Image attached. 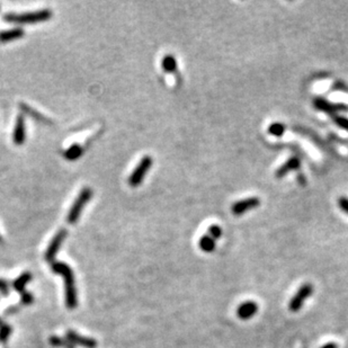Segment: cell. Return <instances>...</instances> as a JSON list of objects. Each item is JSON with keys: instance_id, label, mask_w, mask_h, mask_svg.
Listing matches in <instances>:
<instances>
[{"instance_id": "cell-1", "label": "cell", "mask_w": 348, "mask_h": 348, "mask_svg": "<svg viewBox=\"0 0 348 348\" xmlns=\"http://www.w3.org/2000/svg\"><path fill=\"white\" fill-rule=\"evenodd\" d=\"M53 272L58 273L64 277V284H66V303L69 309H74L77 307V292L74 286V276L73 270L64 263H52Z\"/></svg>"}, {"instance_id": "cell-2", "label": "cell", "mask_w": 348, "mask_h": 348, "mask_svg": "<svg viewBox=\"0 0 348 348\" xmlns=\"http://www.w3.org/2000/svg\"><path fill=\"white\" fill-rule=\"evenodd\" d=\"M52 17V12L49 9H42L33 13L25 14H7L3 16V20L8 23L16 24H37L46 21Z\"/></svg>"}, {"instance_id": "cell-3", "label": "cell", "mask_w": 348, "mask_h": 348, "mask_svg": "<svg viewBox=\"0 0 348 348\" xmlns=\"http://www.w3.org/2000/svg\"><path fill=\"white\" fill-rule=\"evenodd\" d=\"M92 196V191L91 188L86 187L82 189L76 199V201L73 202L71 209L69 210V213H68L67 221L69 222V223L71 224L76 223L78 219L80 218V214L82 212V210H84L85 205L89 202V201H91Z\"/></svg>"}, {"instance_id": "cell-4", "label": "cell", "mask_w": 348, "mask_h": 348, "mask_svg": "<svg viewBox=\"0 0 348 348\" xmlns=\"http://www.w3.org/2000/svg\"><path fill=\"white\" fill-rule=\"evenodd\" d=\"M153 160L150 156H145L140 160V163L138 166L135 167V169L133 170V173L131 174L130 178H128V184L132 187H138L139 185L142 184L143 179H145L146 175L148 174V171L150 168L152 167Z\"/></svg>"}, {"instance_id": "cell-5", "label": "cell", "mask_w": 348, "mask_h": 348, "mask_svg": "<svg viewBox=\"0 0 348 348\" xmlns=\"http://www.w3.org/2000/svg\"><path fill=\"white\" fill-rule=\"evenodd\" d=\"M313 293V286L310 283H306L303 284L299 291L295 293V295L292 297V300L290 301L289 309L291 312H297L301 310V308L303 307V303L306 302L311 294Z\"/></svg>"}, {"instance_id": "cell-6", "label": "cell", "mask_w": 348, "mask_h": 348, "mask_svg": "<svg viewBox=\"0 0 348 348\" xmlns=\"http://www.w3.org/2000/svg\"><path fill=\"white\" fill-rule=\"evenodd\" d=\"M67 235H68L67 230L62 229V230H60L55 236V238L52 239V241L49 245L48 249H46V253H45V259L48 260L49 263H52L53 259H55V255L58 254L60 247L62 246L64 239L67 238Z\"/></svg>"}, {"instance_id": "cell-7", "label": "cell", "mask_w": 348, "mask_h": 348, "mask_svg": "<svg viewBox=\"0 0 348 348\" xmlns=\"http://www.w3.org/2000/svg\"><path fill=\"white\" fill-rule=\"evenodd\" d=\"M314 106L319 110L336 115L337 112H348V106L344 104H332L326 100L325 98H317L314 100Z\"/></svg>"}, {"instance_id": "cell-8", "label": "cell", "mask_w": 348, "mask_h": 348, "mask_svg": "<svg viewBox=\"0 0 348 348\" xmlns=\"http://www.w3.org/2000/svg\"><path fill=\"white\" fill-rule=\"evenodd\" d=\"M258 205H260V200L258 197H249V199L236 202L231 206V211L235 215H241L247 211L256 209Z\"/></svg>"}, {"instance_id": "cell-9", "label": "cell", "mask_w": 348, "mask_h": 348, "mask_svg": "<svg viewBox=\"0 0 348 348\" xmlns=\"http://www.w3.org/2000/svg\"><path fill=\"white\" fill-rule=\"evenodd\" d=\"M13 141L16 146L24 145L26 141V123H25V117L19 115L16 118L15 128L13 132Z\"/></svg>"}, {"instance_id": "cell-10", "label": "cell", "mask_w": 348, "mask_h": 348, "mask_svg": "<svg viewBox=\"0 0 348 348\" xmlns=\"http://www.w3.org/2000/svg\"><path fill=\"white\" fill-rule=\"evenodd\" d=\"M258 311L257 303L253 302V301H247L240 304L237 309V315L241 320H249L252 319Z\"/></svg>"}, {"instance_id": "cell-11", "label": "cell", "mask_w": 348, "mask_h": 348, "mask_svg": "<svg viewBox=\"0 0 348 348\" xmlns=\"http://www.w3.org/2000/svg\"><path fill=\"white\" fill-rule=\"evenodd\" d=\"M67 338L73 344H77V345H80L86 348H95L97 346V343L95 339L80 336L79 333L73 331V330H70V331L67 332Z\"/></svg>"}, {"instance_id": "cell-12", "label": "cell", "mask_w": 348, "mask_h": 348, "mask_svg": "<svg viewBox=\"0 0 348 348\" xmlns=\"http://www.w3.org/2000/svg\"><path fill=\"white\" fill-rule=\"evenodd\" d=\"M301 166V163H300V159L297 157H293V158H291V159H289L286 163L283 165L282 167H279L277 170H276V173H275V176H276V178H282V177H284V176L290 173L291 170H296V169H299Z\"/></svg>"}, {"instance_id": "cell-13", "label": "cell", "mask_w": 348, "mask_h": 348, "mask_svg": "<svg viewBox=\"0 0 348 348\" xmlns=\"http://www.w3.org/2000/svg\"><path fill=\"white\" fill-rule=\"evenodd\" d=\"M24 37V31L21 28H13V30L0 32V42L7 43L19 39Z\"/></svg>"}, {"instance_id": "cell-14", "label": "cell", "mask_w": 348, "mask_h": 348, "mask_svg": "<svg viewBox=\"0 0 348 348\" xmlns=\"http://www.w3.org/2000/svg\"><path fill=\"white\" fill-rule=\"evenodd\" d=\"M82 153H84V148H82L80 145H78V143H74V145H73L70 148H68L66 151H64L63 157L69 161H74L79 159V158L82 156Z\"/></svg>"}, {"instance_id": "cell-15", "label": "cell", "mask_w": 348, "mask_h": 348, "mask_svg": "<svg viewBox=\"0 0 348 348\" xmlns=\"http://www.w3.org/2000/svg\"><path fill=\"white\" fill-rule=\"evenodd\" d=\"M200 248L205 253H212L215 249V240L209 235H204L200 239Z\"/></svg>"}, {"instance_id": "cell-16", "label": "cell", "mask_w": 348, "mask_h": 348, "mask_svg": "<svg viewBox=\"0 0 348 348\" xmlns=\"http://www.w3.org/2000/svg\"><path fill=\"white\" fill-rule=\"evenodd\" d=\"M20 109H21V110H23L24 113L28 114V115L32 116L33 118H35V120H37L38 122H44V123H51V121H49L48 118H46L45 116H43L42 114H39L38 112H37V110H34L33 109H31L30 106L26 105V104L21 103L20 104Z\"/></svg>"}, {"instance_id": "cell-17", "label": "cell", "mask_w": 348, "mask_h": 348, "mask_svg": "<svg viewBox=\"0 0 348 348\" xmlns=\"http://www.w3.org/2000/svg\"><path fill=\"white\" fill-rule=\"evenodd\" d=\"M32 279V275L30 273H24V274H21L18 278L16 279L15 282H14V289L18 291V292L23 293L25 292V285L27 284L28 282H30Z\"/></svg>"}, {"instance_id": "cell-18", "label": "cell", "mask_w": 348, "mask_h": 348, "mask_svg": "<svg viewBox=\"0 0 348 348\" xmlns=\"http://www.w3.org/2000/svg\"><path fill=\"white\" fill-rule=\"evenodd\" d=\"M161 66H163V69L166 71V73H174L177 69V62H176V59L173 55H168L163 59V62H161Z\"/></svg>"}, {"instance_id": "cell-19", "label": "cell", "mask_w": 348, "mask_h": 348, "mask_svg": "<svg viewBox=\"0 0 348 348\" xmlns=\"http://www.w3.org/2000/svg\"><path fill=\"white\" fill-rule=\"evenodd\" d=\"M285 130L286 128L284 124L279 123V122H275V123H272L270 128H268V133L274 136H282L284 134Z\"/></svg>"}, {"instance_id": "cell-20", "label": "cell", "mask_w": 348, "mask_h": 348, "mask_svg": "<svg viewBox=\"0 0 348 348\" xmlns=\"http://www.w3.org/2000/svg\"><path fill=\"white\" fill-rule=\"evenodd\" d=\"M332 120L340 128H343V130H345V131H348V118L347 117L336 114V115H332Z\"/></svg>"}, {"instance_id": "cell-21", "label": "cell", "mask_w": 348, "mask_h": 348, "mask_svg": "<svg viewBox=\"0 0 348 348\" xmlns=\"http://www.w3.org/2000/svg\"><path fill=\"white\" fill-rule=\"evenodd\" d=\"M12 333V328L8 325H1L0 326V343L6 342L8 339V337Z\"/></svg>"}, {"instance_id": "cell-22", "label": "cell", "mask_w": 348, "mask_h": 348, "mask_svg": "<svg viewBox=\"0 0 348 348\" xmlns=\"http://www.w3.org/2000/svg\"><path fill=\"white\" fill-rule=\"evenodd\" d=\"M207 235L212 237L214 240H217V239L220 238L221 235H222V229L219 227L218 224H212L209 228V233H207Z\"/></svg>"}, {"instance_id": "cell-23", "label": "cell", "mask_w": 348, "mask_h": 348, "mask_svg": "<svg viewBox=\"0 0 348 348\" xmlns=\"http://www.w3.org/2000/svg\"><path fill=\"white\" fill-rule=\"evenodd\" d=\"M50 342H51V345L55 346V347H68V348H73V346L70 345V343H66L63 342V340H61L58 337H52L51 339H50Z\"/></svg>"}, {"instance_id": "cell-24", "label": "cell", "mask_w": 348, "mask_h": 348, "mask_svg": "<svg viewBox=\"0 0 348 348\" xmlns=\"http://www.w3.org/2000/svg\"><path fill=\"white\" fill-rule=\"evenodd\" d=\"M338 205L340 207V210L344 211V212L348 214V197H339L338 200Z\"/></svg>"}, {"instance_id": "cell-25", "label": "cell", "mask_w": 348, "mask_h": 348, "mask_svg": "<svg viewBox=\"0 0 348 348\" xmlns=\"http://www.w3.org/2000/svg\"><path fill=\"white\" fill-rule=\"evenodd\" d=\"M21 302L25 304H30L33 302V296H32V294L27 292L21 293Z\"/></svg>"}, {"instance_id": "cell-26", "label": "cell", "mask_w": 348, "mask_h": 348, "mask_svg": "<svg viewBox=\"0 0 348 348\" xmlns=\"http://www.w3.org/2000/svg\"><path fill=\"white\" fill-rule=\"evenodd\" d=\"M0 292L3 294L8 293V283L3 279H0Z\"/></svg>"}, {"instance_id": "cell-27", "label": "cell", "mask_w": 348, "mask_h": 348, "mask_svg": "<svg viewBox=\"0 0 348 348\" xmlns=\"http://www.w3.org/2000/svg\"><path fill=\"white\" fill-rule=\"evenodd\" d=\"M321 348H338V346H337L336 344H333V343H329V344H327V345H325L324 347H321Z\"/></svg>"}, {"instance_id": "cell-28", "label": "cell", "mask_w": 348, "mask_h": 348, "mask_svg": "<svg viewBox=\"0 0 348 348\" xmlns=\"http://www.w3.org/2000/svg\"><path fill=\"white\" fill-rule=\"evenodd\" d=\"M0 241H1V236H0Z\"/></svg>"}, {"instance_id": "cell-29", "label": "cell", "mask_w": 348, "mask_h": 348, "mask_svg": "<svg viewBox=\"0 0 348 348\" xmlns=\"http://www.w3.org/2000/svg\"><path fill=\"white\" fill-rule=\"evenodd\" d=\"M0 326H1V320H0Z\"/></svg>"}]
</instances>
